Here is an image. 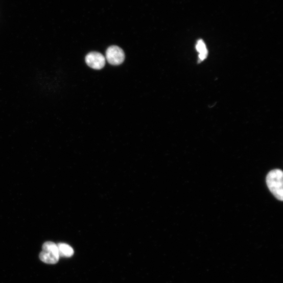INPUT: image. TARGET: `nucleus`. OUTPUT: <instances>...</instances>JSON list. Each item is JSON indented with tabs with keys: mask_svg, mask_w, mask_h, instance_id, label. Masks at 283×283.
<instances>
[{
	"mask_svg": "<svg viewBox=\"0 0 283 283\" xmlns=\"http://www.w3.org/2000/svg\"><path fill=\"white\" fill-rule=\"evenodd\" d=\"M196 49L199 53V59L200 61H203V60L206 58L208 55L206 46L203 40H198L196 45Z\"/></svg>",
	"mask_w": 283,
	"mask_h": 283,
	"instance_id": "423d86ee",
	"label": "nucleus"
},
{
	"mask_svg": "<svg viewBox=\"0 0 283 283\" xmlns=\"http://www.w3.org/2000/svg\"><path fill=\"white\" fill-rule=\"evenodd\" d=\"M57 246L59 257H69L73 255L74 250L70 246L66 244H59Z\"/></svg>",
	"mask_w": 283,
	"mask_h": 283,
	"instance_id": "39448f33",
	"label": "nucleus"
},
{
	"mask_svg": "<svg viewBox=\"0 0 283 283\" xmlns=\"http://www.w3.org/2000/svg\"><path fill=\"white\" fill-rule=\"evenodd\" d=\"M106 59L108 62L112 65L123 64L125 59L124 51L117 46H111L106 51Z\"/></svg>",
	"mask_w": 283,
	"mask_h": 283,
	"instance_id": "7ed1b4c3",
	"label": "nucleus"
},
{
	"mask_svg": "<svg viewBox=\"0 0 283 283\" xmlns=\"http://www.w3.org/2000/svg\"><path fill=\"white\" fill-rule=\"evenodd\" d=\"M42 250L39 254L40 260L47 264H57L60 257L57 245L51 241L46 242L43 245Z\"/></svg>",
	"mask_w": 283,
	"mask_h": 283,
	"instance_id": "f03ea898",
	"label": "nucleus"
},
{
	"mask_svg": "<svg viewBox=\"0 0 283 283\" xmlns=\"http://www.w3.org/2000/svg\"><path fill=\"white\" fill-rule=\"evenodd\" d=\"M86 62L91 68L102 69L106 64V58L101 53L96 52L89 53L86 57Z\"/></svg>",
	"mask_w": 283,
	"mask_h": 283,
	"instance_id": "20e7f679",
	"label": "nucleus"
},
{
	"mask_svg": "<svg viewBox=\"0 0 283 283\" xmlns=\"http://www.w3.org/2000/svg\"><path fill=\"white\" fill-rule=\"evenodd\" d=\"M282 172L280 170H273L267 177L268 187L273 195L279 200H283Z\"/></svg>",
	"mask_w": 283,
	"mask_h": 283,
	"instance_id": "f257e3e1",
	"label": "nucleus"
}]
</instances>
